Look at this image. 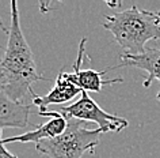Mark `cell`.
Returning a JSON list of instances; mask_svg holds the SVG:
<instances>
[{
  "instance_id": "4fadbf2b",
  "label": "cell",
  "mask_w": 160,
  "mask_h": 158,
  "mask_svg": "<svg viewBox=\"0 0 160 158\" xmlns=\"http://www.w3.org/2000/svg\"><path fill=\"white\" fill-rule=\"evenodd\" d=\"M0 29H2L3 31H6V33H10V29L7 27L4 23H3V21H2V18H0Z\"/></svg>"
},
{
  "instance_id": "6da1fadb",
  "label": "cell",
  "mask_w": 160,
  "mask_h": 158,
  "mask_svg": "<svg viewBox=\"0 0 160 158\" xmlns=\"http://www.w3.org/2000/svg\"><path fill=\"white\" fill-rule=\"evenodd\" d=\"M46 80L37 71L33 52L27 44L19 23L18 2H11V26L6 52L0 59V89L11 100L26 104L35 95L33 84Z\"/></svg>"
},
{
  "instance_id": "8fae6325",
  "label": "cell",
  "mask_w": 160,
  "mask_h": 158,
  "mask_svg": "<svg viewBox=\"0 0 160 158\" xmlns=\"http://www.w3.org/2000/svg\"><path fill=\"white\" fill-rule=\"evenodd\" d=\"M53 4L52 2H48V3H39V7H41V11L42 13H46V10H49V7Z\"/></svg>"
},
{
  "instance_id": "3957f363",
  "label": "cell",
  "mask_w": 160,
  "mask_h": 158,
  "mask_svg": "<svg viewBox=\"0 0 160 158\" xmlns=\"http://www.w3.org/2000/svg\"><path fill=\"white\" fill-rule=\"evenodd\" d=\"M102 133L101 128H87L86 121L67 119L65 131L41 140L35 144V151L48 158H82L86 153L95 154Z\"/></svg>"
},
{
  "instance_id": "5b68a950",
  "label": "cell",
  "mask_w": 160,
  "mask_h": 158,
  "mask_svg": "<svg viewBox=\"0 0 160 158\" xmlns=\"http://www.w3.org/2000/svg\"><path fill=\"white\" fill-rule=\"evenodd\" d=\"M86 42L87 38H82L79 44V52L78 59L73 63V72H65L67 78L71 80L75 86H78L82 91H94L99 93L107 84L121 83L123 82L122 78H114V79H103V75L107 71L113 70V67H109L103 71H95V70H82V63L86 55Z\"/></svg>"
},
{
  "instance_id": "7a4b0ae2",
  "label": "cell",
  "mask_w": 160,
  "mask_h": 158,
  "mask_svg": "<svg viewBox=\"0 0 160 158\" xmlns=\"http://www.w3.org/2000/svg\"><path fill=\"white\" fill-rule=\"evenodd\" d=\"M102 27L109 30L126 55H141L145 44L160 40V10L148 11L137 6L106 15Z\"/></svg>"
},
{
  "instance_id": "8992f818",
  "label": "cell",
  "mask_w": 160,
  "mask_h": 158,
  "mask_svg": "<svg viewBox=\"0 0 160 158\" xmlns=\"http://www.w3.org/2000/svg\"><path fill=\"white\" fill-rule=\"evenodd\" d=\"M39 116L48 117L46 123L41 124L37 127L34 131H29L25 133L17 136H10L3 139V143H12V142H21V143H39L43 139H50V138H56L65 131L67 128V117L60 115L56 111H45L39 112Z\"/></svg>"
},
{
  "instance_id": "9c48e42d",
  "label": "cell",
  "mask_w": 160,
  "mask_h": 158,
  "mask_svg": "<svg viewBox=\"0 0 160 158\" xmlns=\"http://www.w3.org/2000/svg\"><path fill=\"white\" fill-rule=\"evenodd\" d=\"M82 93V90L75 86L69 79L67 78V74L64 71H60L56 76L54 86L46 95H37L33 97V105L39 108V112H45L49 105L53 104H64L75 98L76 95Z\"/></svg>"
},
{
  "instance_id": "52a82bcc",
  "label": "cell",
  "mask_w": 160,
  "mask_h": 158,
  "mask_svg": "<svg viewBox=\"0 0 160 158\" xmlns=\"http://www.w3.org/2000/svg\"><path fill=\"white\" fill-rule=\"evenodd\" d=\"M117 67H134L145 71L148 76L144 79L142 86L149 87L153 80H158L160 83V49L158 48H147L145 52L141 55H121V63ZM156 98L160 102V90L156 94Z\"/></svg>"
},
{
  "instance_id": "ba28073f",
  "label": "cell",
  "mask_w": 160,
  "mask_h": 158,
  "mask_svg": "<svg viewBox=\"0 0 160 158\" xmlns=\"http://www.w3.org/2000/svg\"><path fill=\"white\" fill-rule=\"evenodd\" d=\"M33 105L11 100L0 89V131L4 128H26L30 124Z\"/></svg>"
},
{
  "instance_id": "30bf717a",
  "label": "cell",
  "mask_w": 160,
  "mask_h": 158,
  "mask_svg": "<svg viewBox=\"0 0 160 158\" xmlns=\"http://www.w3.org/2000/svg\"><path fill=\"white\" fill-rule=\"evenodd\" d=\"M0 158H18L17 155H14L12 153H10L7 150L6 144L3 143V139H2V131H0Z\"/></svg>"
},
{
  "instance_id": "7c38bea8",
  "label": "cell",
  "mask_w": 160,
  "mask_h": 158,
  "mask_svg": "<svg viewBox=\"0 0 160 158\" xmlns=\"http://www.w3.org/2000/svg\"><path fill=\"white\" fill-rule=\"evenodd\" d=\"M106 4L111 8H117V7L121 6V2H106Z\"/></svg>"
},
{
  "instance_id": "277c9868",
  "label": "cell",
  "mask_w": 160,
  "mask_h": 158,
  "mask_svg": "<svg viewBox=\"0 0 160 158\" xmlns=\"http://www.w3.org/2000/svg\"><path fill=\"white\" fill-rule=\"evenodd\" d=\"M56 112L62 115L67 119H76L82 121H92L98 124V128L102 129V132H121L123 128H126L129 123L126 119L115 115L105 112L92 98H90L88 93L82 91L80 98L68 106H61L56 109Z\"/></svg>"
}]
</instances>
